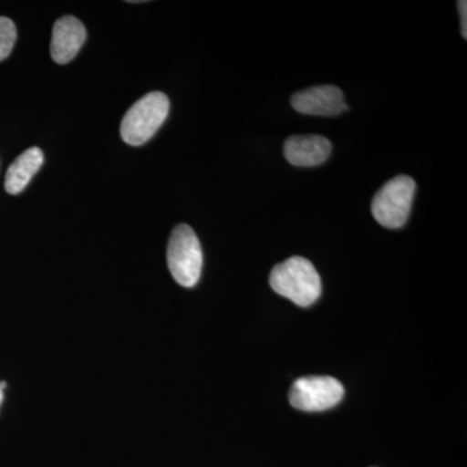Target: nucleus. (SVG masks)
<instances>
[{
	"label": "nucleus",
	"instance_id": "obj_1",
	"mask_svg": "<svg viewBox=\"0 0 467 467\" xmlns=\"http://www.w3.org/2000/svg\"><path fill=\"white\" fill-rule=\"evenodd\" d=\"M270 287L296 306H312L321 296V278L315 265L306 257L292 256L273 267Z\"/></svg>",
	"mask_w": 467,
	"mask_h": 467
},
{
	"label": "nucleus",
	"instance_id": "obj_2",
	"mask_svg": "<svg viewBox=\"0 0 467 467\" xmlns=\"http://www.w3.org/2000/svg\"><path fill=\"white\" fill-rule=\"evenodd\" d=\"M171 103L167 95L153 91L140 98L126 112L121 122V137L130 146L149 142L169 115Z\"/></svg>",
	"mask_w": 467,
	"mask_h": 467
},
{
	"label": "nucleus",
	"instance_id": "obj_3",
	"mask_svg": "<svg viewBox=\"0 0 467 467\" xmlns=\"http://www.w3.org/2000/svg\"><path fill=\"white\" fill-rule=\"evenodd\" d=\"M168 266L182 287H193L201 279L202 251L195 232L186 225L175 226L168 244Z\"/></svg>",
	"mask_w": 467,
	"mask_h": 467
},
{
	"label": "nucleus",
	"instance_id": "obj_4",
	"mask_svg": "<svg viewBox=\"0 0 467 467\" xmlns=\"http://www.w3.org/2000/svg\"><path fill=\"white\" fill-rule=\"evenodd\" d=\"M416 189V181L409 175H398L384 183L371 202V212L377 223L389 229L404 226L410 214Z\"/></svg>",
	"mask_w": 467,
	"mask_h": 467
},
{
	"label": "nucleus",
	"instance_id": "obj_5",
	"mask_svg": "<svg viewBox=\"0 0 467 467\" xmlns=\"http://www.w3.org/2000/svg\"><path fill=\"white\" fill-rule=\"evenodd\" d=\"M344 387L333 377L299 378L290 389L292 407L303 411H324L342 401Z\"/></svg>",
	"mask_w": 467,
	"mask_h": 467
},
{
	"label": "nucleus",
	"instance_id": "obj_6",
	"mask_svg": "<svg viewBox=\"0 0 467 467\" xmlns=\"http://www.w3.org/2000/svg\"><path fill=\"white\" fill-rule=\"evenodd\" d=\"M291 104L296 112L309 116L334 117L348 109L342 90L331 85L297 91L292 95Z\"/></svg>",
	"mask_w": 467,
	"mask_h": 467
},
{
	"label": "nucleus",
	"instance_id": "obj_7",
	"mask_svg": "<svg viewBox=\"0 0 467 467\" xmlns=\"http://www.w3.org/2000/svg\"><path fill=\"white\" fill-rule=\"evenodd\" d=\"M86 29L78 18H58L52 29L51 57L57 64L72 61L86 41Z\"/></svg>",
	"mask_w": 467,
	"mask_h": 467
},
{
	"label": "nucleus",
	"instance_id": "obj_8",
	"mask_svg": "<svg viewBox=\"0 0 467 467\" xmlns=\"http://www.w3.org/2000/svg\"><path fill=\"white\" fill-rule=\"evenodd\" d=\"M330 140L322 135H294L285 142V158L295 167H317L330 156Z\"/></svg>",
	"mask_w": 467,
	"mask_h": 467
},
{
	"label": "nucleus",
	"instance_id": "obj_9",
	"mask_svg": "<svg viewBox=\"0 0 467 467\" xmlns=\"http://www.w3.org/2000/svg\"><path fill=\"white\" fill-rule=\"evenodd\" d=\"M43 161H45V158L38 147L24 150L8 168L7 174H5V192L11 195H17L23 192L36 171L41 169Z\"/></svg>",
	"mask_w": 467,
	"mask_h": 467
},
{
	"label": "nucleus",
	"instance_id": "obj_10",
	"mask_svg": "<svg viewBox=\"0 0 467 467\" xmlns=\"http://www.w3.org/2000/svg\"><path fill=\"white\" fill-rule=\"evenodd\" d=\"M16 26L7 17H0V61L9 57L16 42Z\"/></svg>",
	"mask_w": 467,
	"mask_h": 467
},
{
	"label": "nucleus",
	"instance_id": "obj_11",
	"mask_svg": "<svg viewBox=\"0 0 467 467\" xmlns=\"http://www.w3.org/2000/svg\"><path fill=\"white\" fill-rule=\"evenodd\" d=\"M457 5H459L461 17V34H462L463 38L467 39V3L465 0H461Z\"/></svg>",
	"mask_w": 467,
	"mask_h": 467
},
{
	"label": "nucleus",
	"instance_id": "obj_12",
	"mask_svg": "<svg viewBox=\"0 0 467 467\" xmlns=\"http://www.w3.org/2000/svg\"><path fill=\"white\" fill-rule=\"evenodd\" d=\"M3 401V389L2 387H0V404H2Z\"/></svg>",
	"mask_w": 467,
	"mask_h": 467
}]
</instances>
